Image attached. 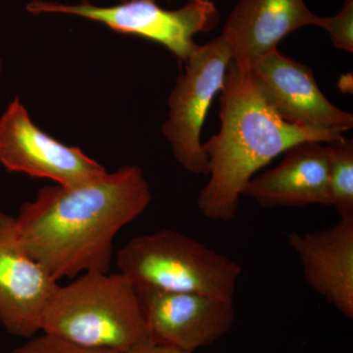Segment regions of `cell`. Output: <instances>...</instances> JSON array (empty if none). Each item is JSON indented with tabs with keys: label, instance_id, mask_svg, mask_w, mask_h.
Listing matches in <instances>:
<instances>
[{
	"label": "cell",
	"instance_id": "obj_1",
	"mask_svg": "<svg viewBox=\"0 0 353 353\" xmlns=\"http://www.w3.org/2000/svg\"><path fill=\"white\" fill-rule=\"evenodd\" d=\"M152 199L137 165L80 185H48L21 206L15 218L18 238L55 280L108 273L114 238L145 212Z\"/></svg>",
	"mask_w": 353,
	"mask_h": 353
},
{
	"label": "cell",
	"instance_id": "obj_2",
	"mask_svg": "<svg viewBox=\"0 0 353 353\" xmlns=\"http://www.w3.org/2000/svg\"><path fill=\"white\" fill-rule=\"evenodd\" d=\"M220 92V130L202 143L209 179L197 197L199 211L209 220L233 221L248 183L292 146L329 143L343 136L281 119L265 101L248 66L232 61Z\"/></svg>",
	"mask_w": 353,
	"mask_h": 353
},
{
	"label": "cell",
	"instance_id": "obj_3",
	"mask_svg": "<svg viewBox=\"0 0 353 353\" xmlns=\"http://www.w3.org/2000/svg\"><path fill=\"white\" fill-rule=\"evenodd\" d=\"M41 331L116 353L152 338L137 290L120 272H88L60 285L46 309Z\"/></svg>",
	"mask_w": 353,
	"mask_h": 353
},
{
	"label": "cell",
	"instance_id": "obj_4",
	"mask_svg": "<svg viewBox=\"0 0 353 353\" xmlns=\"http://www.w3.org/2000/svg\"><path fill=\"white\" fill-rule=\"evenodd\" d=\"M136 290L192 292L234 299L241 265L187 234L164 229L134 236L116 255Z\"/></svg>",
	"mask_w": 353,
	"mask_h": 353
},
{
	"label": "cell",
	"instance_id": "obj_5",
	"mask_svg": "<svg viewBox=\"0 0 353 353\" xmlns=\"http://www.w3.org/2000/svg\"><path fill=\"white\" fill-rule=\"evenodd\" d=\"M26 9L34 15L62 14L101 23L114 32L161 44L182 62L199 48L196 34L212 31L220 23L219 10L212 0H189L176 10L162 8L155 0H127L112 6L32 0Z\"/></svg>",
	"mask_w": 353,
	"mask_h": 353
},
{
	"label": "cell",
	"instance_id": "obj_6",
	"mask_svg": "<svg viewBox=\"0 0 353 353\" xmlns=\"http://www.w3.org/2000/svg\"><path fill=\"white\" fill-rule=\"evenodd\" d=\"M233 61L224 39L218 37L199 46L190 55L168 99V117L162 134L178 163L192 175L208 174V157L202 150L204 120L215 95L222 90Z\"/></svg>",
	"mask_w": 353,
	"mask_h": 353
},
{
	"label": "cell",
	"instance_id": "obj_7",
	"mask_svg": "<svg viewBox=\"0 0 353 353\" xmlns=\"http://www.w3.org/2000/svg\"><path fill=\"white\" fill-rule=\"evenodd\" d=\"M0 164L7 171L76 185L108 173L81 148L53 139L30 117L19 97L0 116Z\"/></svg>",
	"mask_w": 353,
	"mask_h": 353
},
{
	"label": "cell",
	"instance_id": "obj_8",
	"mask_svg": "<svg viewBox=\"0 0 353 353\" xmlns=\"http://www.w3.org/2000/svg\"><path fill=\"white\" fill-rule=\"evenodd\" d=\"M262 97L289 124L341 136L353 128V115L325 97L312 70L277 50L250 66Z\"/></svg>",
	"mask_w": 353,
	"mask_h": 353
},
{
	"label": "cell",
	"instance_id": "obj_9",
	"mask_svg": "<svg viewBox=\"0 0 353 353\" xmlns=\"http://www.w3.org/2000/svg\"><path fill=\"white\" fill-rule=\"evenodd\" d=\"M152 338L194 353L233 329L234 299L192 292L136 290Z\"/></svg>",
	"mask_w": 353,
	"mask_h": 353
},
{
	"label": "cell",
	"instance_id": "obj_10",
	"mask_svg": "<svg viewBox=\"0 0 353 353\" xmlns=\"http://www.w3.org/2000/svg\"><path fill=\"white\" fill-rule=\"evenodd\" d=\"M60 285L21 245L15 218L0 212V322L8 333L32 338Z\"/></svg>",
	"mask_w": 353,
	"mask_h": 353
},
{
	"label": "cell",
	"instance_id": "obj_11",
	"mask_svg": "<svg viewBox=\"0 0 353 353\" xmlns=\"http://www.w3.org/2000/svg\"><path fill=\"white\" fill-rule=\"evenodd\" d=\"M306 283L341 314L353 319V217L334 226L287 234Z\"/></svg>",
	"mask_w": 353,
	"mask_h": 353
},
{
	"label": "cell",
	"instance_id": "obj_12",
	"mask_svg": "<svg viewBox=\"0 0 353 353\" xmlns=\"http://www.w3.org/2000/svg\"><path fill=\"white\" fill-rule=\"evenodd\" d=\"M321 16L311 12L304 0H239L223 28L221 38L233 61L250 67L274 50L292 32L319 27Z\"/></svg>",
	"mask_w": 353,
	"mask_h": 353
},
{
	"label": "cell",
	"instance_id": "obj_13",
	"mask_svg": "<svg viewBox=\"0 0 353 353\" xmlns=\"http://www.w3.org/2000/svg\"><path fill=\"white\" fill-rule=\"evenodd\" d=\"M283 154L278 166L253 176L243 196L266 208L331 206L328 146L305 141Z\"/></svg>",
	"mask_w": 353,
	"mask_h": 353
},
{
	"label": "cell",
	"instance_id": "obj_14",
	"mask_svg": "<svg viewBox=\"0 0 353 353\" xmlns=\"http://www.w3.org/2000/svg\"><path fill=\"white\" fill-rule=\"evenodd\" d=\"M331 206L341 217H353V141L341 136L327 143Z\"/></svg>",
	"mask_w": 353,
	"mask_h": 353
},
{
	"label": "cell",
	"instance_id": "obj_15",
	"mask_svg": "<svg viewBox=\"0 0 353 353\" xmlns=\"http://www.w3.org/2000/svg\"><path fill=\"white\" fill-rule=\"evenodd\" d=\"M319 28L328 32L334 48L353 53V0H345L333 17L320 18Z\"/></svg>",
	"mask_w": 353,
	"mask_h": 353
},
{
	"label": "cell",
	"instance_id": "obj_16",
	"mask_svg": "<svg viewBox=\"0 0 353 353\" xmlns=\"http://www.w3.org/2000/svg\"><path fill=\"white\" fill-rule=\"evenodd\" d=\"M10 353H116L111 350H97L72 343L59 336L44 333L38 338H31L24 345Z\"/></svg>",
	"mask_w": 353,
	"mask_h": 353
},
{
	"label": "cell",
	"instance_id": "obj_17",
	"mask_svg": "<svg viewBox=\"0 0 353 353\" xmlns=\"http://www.w3.org/2000/svg\"><path fill=\"white\" fill-rule=\"evenodd\" d=\"M124 353H192L150 338L128 350Z\"/></svg>",
	"mask_w": 353,
	"mask_h": 353
},
{
	"label": "cell",
	"instance_id": "obj_18",
	"mask_svg": "<svg viewBox=\"0 0 353 353\" xmlns=\"http://www.w3.org/2000/svg\"><path fill=\"white\" fill-rule=\"evenodd\" d=\"M2 72H3V63H2V60L0 59V78H1Z\"/></svg>",
	"mask_w": 353,
	"mask_h": 353
},
{
	"label": "cell",
	"instance_id": "obj_19",
	"mask_svg": "<svg viewBox=\"0 0 353 353\" xmlns=\"http://www.w3.org/2000/svg\"><path fill=\"white\" fill-rule=\"evenodd\" d=\"M127 1V0H121V2Z\"/></svg>",
	"mask_w": 353,
	"mask_h": 353
}]
</instances>
